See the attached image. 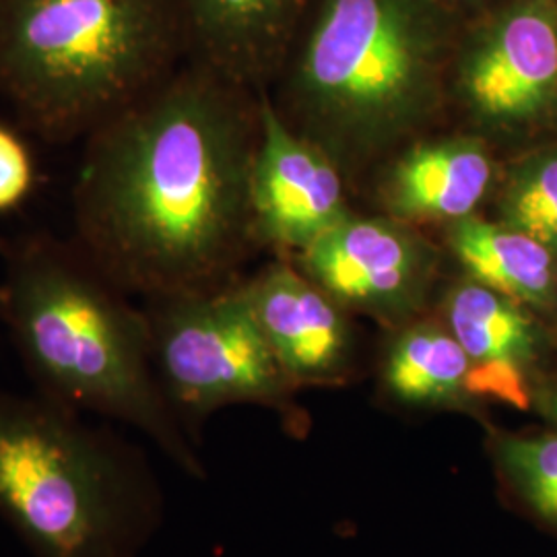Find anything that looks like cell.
<instances>
[{
	"label": "cell",
	"instance_id": "cell-7",
	"mask_svg": "<svg viewBox=\"0 0 557 557\" xmlns=\"http://www.w3.org/2000/svg\"><path fill=\"white\" fill-rule=\"evenodd\" d=\"M450 91L483 133H518L557 110V0H512L460 48Z\"/></svg>",
	"mask_w": 557,
	"mask_h": 557
},
{
	"label": "cell",
	"instance_id": "cell-5",
	"mask_svg": "<svg viewBox=\"0 0 557 557\" xmlns=\"http://www.w3.org/2000/svg\"><path fill=\"white\" fill-rule=\"evenodd\" d=\"M0 517L36 557H137L160 494L112 428L40 393H0Z\"/></svg>",
	"mask_w": 557,
	"mask_h": 557
},
{
	"label": "cell",
	"instance_id": "cell-19",
	"mask_svg": "<svg viewBox=\"0 0 557 557\" xmlns=\"http://www.w3.org/2000/svg\"><path fill=\"white\" fill-rule=\"evenodd\" d=\"M531 409L557 428V379L539 380L531 398Z\"/></svg>",
	"mask_w": 557,
	"mask_h": 557
},
{
	"label": "cell",
	"instance_id": "cell-18",
	"mask_svg": "<svg viewBox=\"0 0 557 557\" xmlns=\"http://www.w3.org/2000/svg\"><path fill=\"white\" fill-rule=\"evenodd\" d=\"M38 168L29 145L0 122V213L20 209L36 190Z\"/></svg>",
	"mask_w": 557,
	"mask_h": 557
},
{
	"label": "cell",
	"instance_id": "cell-8",
	"mask_svg": "<svg viewBox=\"0 0 557 557\" xmlns=\"http://www.w3.org/2000/svg\"><path fill=\"white\" fill-rule=\"evenodd\" d=\"M299 255V271L345 310L397 329L423 312L440 264L438 250L405 221L354 213Z\"/></svg>",
	"mask_w": 557,
	"mask_h": 557
},
{
	"label": "cell",
	"instance_id": "cell-6",
	"mask_svg": "<svg viewBox=\"0 0 557 557\" xmlns=\"http://www.w3.org/2000/svg\"><path fill=\"white\" fill-rule=\"evenodd\" d=\"M151 358L176 418L200 421L227 405L287 409L296 391L238 281L145 299Z\"/></svg>",
	"mask_w": 557,
	"mask_h": 557
},
{
	"label": "cell",
	"instance_id": "cell-4",
	"mask_svg": "<svg viewBox=\"0 0 557 557\" xmlns=\"http://www.w3.org/2000/svg\"><path fill=\"white\" fill-rule=\"evenodd\" d=\"M176 0H0V94L48 143L87 139L174 73Z\"/></svg>",
	"mask_w": 557,
	"mask_h": 557
},
{
	"label": "cell",
	"instance_id": "cell-14",
	"mask_svg": "<svg viewBox=\"0 0 557 557\" xmlns=\"http://www.w3.org/2000/svg\"><path fill=\"white\" fill-rule=\"evenodd\" d=\"M446 239L467 277L535 314L557 310V257L537 239L478 215L448 223Z\"/></svg>",
	"mask_w": 557,
	"mask_h": 557
},
{
	"label": "cell",
	"instance_id": "cell-1",
	"mask_svg": "<svg viewBox=\"0 0 557 557\" xmlns=\"http://www.w3.org/2000/svg\"><path fill=\"white\" fill-rule=\"evenodd\" d=\"M259 100L193 62L85 140L75 242L128 296L234 281L255 244L250 178Z\"/></svg>",
	"mask_w": 557,
	"mask_h": 557
},
{
	"label": "cell",
	"instance_id": "cell-17",
	"mask_svg": "<svg viewBox=\"0 0 557 557\" xmlns=\"http://www.w3.org/2000/svg\"><path fill=\"white\" fill-rule=\"evenodd\" d=\"M499 475L535 517L557 529V428L537 434H498Z\"/></svg>",
	"mask_w": 557,
	"mask_h": 557
},
{
	"label": "cell",
	"instance_id": "cell-11",
	"mask_svg": "<svg viewBox=\"0 0 557 557\" xmlns=\"http://www.w3.org/2000/svg\"><path fill=\"white\" fill-rule=\"evenodd\" d=\"M440 320L471 361L473 397L531 409L543 349L533 310L465 275L444 292Z\"/></svg>",
	"mask_w": 557,
	"mask_h": 557
},
{
	"label": "cell",
	"instance_id": "cell-12",
	"mask_svg": "<svg viewBox=\"0 0 557 557\" xmlns=\"http://www.w3.org/2000/svg\"><path fill=\"white\" fill-rule=\"evenodd\" d=\"M494 182V161L475 135L409 145L391 161L380 200L398 221H453L475 215Z\"/></svg>",
	"mask_w": 557,
	"mask_h": 557
},
{
	"label": "cell",
	"instance_id": "cell-2",
	"mask_svg": "<svg viewBox=\"0 0 557 557\" xmlns=\"http://www.w3.org/2000/svg\"><path fill=\"white\" fill-rule=\"evenodd\" d=\"M0 322L38 393L83 413L126 423L202 475L200 460L161 393L149 320L79 244L52 234L0 239Z\"/></svg>",
	"mask_w": 557,
	"mask_h": 557
},
{
	"label": "cell",
	"instance_id": "cell-9",
	"mask_svg": "<svg viewBox=\"0 0 557 557\" xmlns=\"http://www.w3.org/2000/svg\"><path fill=\"white\" fill-rule=\"evenodd\" d=\"M259 147L250 178L255 244L304 252L351 215L343 172L259 94Z\"/></svg>",
	"mask_w": 557,
	"mask_h": 557
},
{
	"label": "cell",
	"instance_id": "cell-3",
	"mask_svg": "<svg viewBox=\"0 0 557 557\" xmlns=\"http://www.w3.org/2000/svg\"><path fill=\"white\" fill-rule=\"evenodd\" d=\"M448 96L434 0H324L292 79L301 133L358 172L416 139Z\"/></svg>",
	"mask_w": 557,
	"mask_h": 557
},
{
	"label": "cell",
	"instance_id": "cell-16",
	"mask_svg": "<svg viewBox=\"0 0 557 557\" xmlns=\"http://www.w3.org/2000/svg\"><path fill=\"white\" fill-rule=\"evenodd\" d=\"M496 215L557 257V149L539 151L510 168L499 186Z\"/></svg>",
	"mask_w": 557,
	"mask_h": 557
},
{
	"label": "cell",
	"instance_id": "cell-10",
	"mask_svg": "<svg viewBox=\"0 0 557 557\" xmlns=\"http://www.w3.org/2000/svg\"><path fill=\"white\" fill-rule=\"evenodd\" d=\"M260 329L294 386L345 382L356 341L347 310L299 269L277 262L242 283Z\"/></svg>",
	"mask_w": 557,
	"mask_h": 557
},
{
	"label": "cell",
	"instance_id": "cell-15",
	"mask_svg": "<svg viewBox=\"0 0 557 557\" xmlns=\"http://www.w3.org/2000/svg\"><path fill=\"white\" fill-rule=\"evenodd\" d=\"M471 361L442 320L398 326L382 361V386L409 407L479 416L483 403L469 388Z\"/></svg>",
	"mask_w": 557,
	"mask_h": 557
},
{
	"label": "cell",
	"instance_id": "cell-13",
	"mask_svg": "<svg viewBox=\"0 0 557 557\" xmlns=\"http://www.w3.org/2000/svg\"><path fill=\"white\" fill-rule=\"evenodd\" d=\"M176 7L195 62L252 91L277 66L296 0H176Z\"/></svg>",
	"mask_w": 557,
	"mask_h": 557
}]
</instances>
